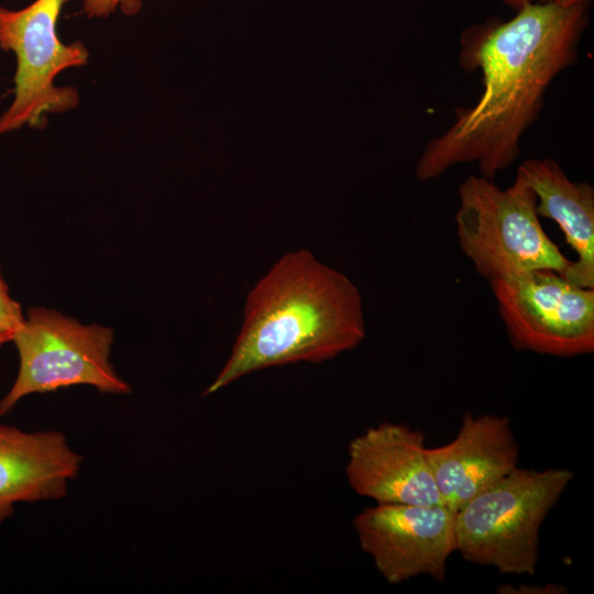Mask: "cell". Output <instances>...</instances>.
<instances>
[{"instance_id":"11","label":"cell","mask_w":594,"mask_h":594,"mask_svg":"<svg viewBox=\"0 0 594 594\" xmlns=\"http://www.w3.org/2000/svg\"><path fill=\"white\" fill-rule=\"evenodd\" d=\"M80 461L62 432H25L0 425V524L16 503L63 497Z\"/></svg>"},{"instance_id":"12","label":"cell","mask_w":594,"mask_h":594,"mask_svg":"<svg viewBox=\"0 0 594 594\" xmlns=\"http://www.w3.org/2000/svg\"><path fill=\"white\" fill-rule=\"evenodd\" d=\"M532 189L539 217L554 221L576 258L563 276L584 288H594V187L569 178L549 157L527 158L517 174Z\"/></svg>"},{"instance_id":"2","label":"cell","mask_w":594,"mask_h":594,"mask_svg":"<svg viewBox=\"0 0 594 594\" xmlns=\"http://www.w3.org/2000/svg\"><path fill=\"white\" fill-rule=\"evenodd\" d=\"M364 338L356 285L307 249L287 252L248 293L231 353L204 394L267 367L331 360Z\"/></svg>"},{"instance_id":"9","label":"cell","mask_w":594,"mask_h":594,"mask_svg":"<svg viewBox=\"0 0 594 594\" xmlns=\"http://www.w3.org/2000/svg\"><path fill=\"white\" fill-rule=\"evenodd\" d=\"M345 475L356 494L376 503L443 504L424 432L403 424L385 421L352 439Z\"/></svg>"},{"instance_id":"14","label":"cell","mask_w":594,"mask_h":594,"mask_svg":"<svg viewBox=\"0 0 594 594\" xmlns=\"http://www.w3.org/2000/svg\"><path fill=\"white\" fill-rule=\"evenodd\" d=\"M23 320L21 306L10 296L0 272V333H14Z\"/></svg>"},{"instance_id":"3","label":"cell","mask_w":594,"mask_h":594,"mask_svg":"<svg viewBox=\"0 0 594 594\" xmlns=\"http://www.w3.org/2000/svg\"><path fill=\"white\" fill-rule=\"evenodd\" d=\"M573 477L564 468L516 466L455 512V551L503 574L534 575L541 524Z\"/></svg>"},{"instance_id":"16","label":"cell","mask_w":594,"mask_h":594,"mask_svg":"<svg viewBox=\"0 0 594 594\" xmlns=\"http://www.w3.org/2000/svg\"><path fill=\"white\" fill-rule=\"evenodd\" d=\"M515 11L527 4H554L561 7H572L578 4H590L592 0H501Z\"/></svg>"},{"instance_id":"6","label":"cell","mask_w":594,"mask_h":594,"mask_svg":"<svg viewBox=\"0 0 594 594\" xmlns=\"http://www.w3.org/2000/svg\"><path fill=\"white\" fill-rule=\"evenodd\" d=\"M19 353L16 378L0 400V416L23 397L86 384L103 393L128 394L130 386L113 370L110 328L82 324L56 310L33 307L13 333Z\"/></svg>"},{"instance_id":"5","label":"cell","mask_w":594,"mask_h":594,"mask_svg":"<svg viewBox=\"0 0 594 594\" xmlns=\"http://www.w3.org/2000/svg\"><path fill=\"white\" fill-rule=\"evenodd\" d=\"M67 2L34 0L19 10L0 4V48L16 62L13 97L0 114V135L24 127L43 128L48 114L78 107L77 88L55 85L61 73L89 62L81 41L64 43L58 36V19Z\"/></svg>"},{"instance_id":"4","label":"cell","mask_w":594,"mask_h":594,"mask_svg":"<svg viewBox=\"0 0 594 594\" xmlns=\"http://www.w3.org/2000/svg\"><path fill=\"white\" fill-rule=\"evenodd\" d=\"M457 238L475 272L487 280L541 270L564 274L571 264L548 237L536 211V197L518 175L501 188L470 175L458 188Z\"/></svg>"},{"instance_id":"10","label":"cell","mask_w":594,"mask_h":594,"mask_svg":"<svg viewBox=\"0 0 594 594\" xmlns=\"http://www.w3.org/2000/svg\"><path fill=\"white\" fill-rule=\"evenodd\" d=\"M427 455L442 503L457 512L517 466L519 446L508 417L465 413L455 438Z\"/></svg>"},{"instance_id":"1","label":"cell","mask_w":594,"mask_h":594,"mask_svg":"<svg viewBox=\"0 0 594 594\" xmlns=\"http://www.w3.org/2000/svg\"><path fill=\"white\" fill-rule=\"evenodd\" d=\"M590 4H527L508 19L488 18L464 29L459 63L479 72L482 91L473 106L453 111V120L425 145L418 180L474 164L495 180L521 154V139L538 120L554 79L579 58Z\"/></svg>"},{"instance_id":"13","label":"cell","mask_w":594,"mask_h":594,"mask_svg":"<svg viewBox=\"0 0 594 594\" xmlns=\"http://www.w3.org/2000/svg\"><path fill=\"white\" fill-rule=\"evenodd\" d=\"M82 12L91 19L108 18L117 12L132 16L136 15L143 0H80Z\"/></svg>"},{"instance_id":"8","label":"cell","mask_w":594,"mask_h":594,"mask_svg":"<svg viewBox=\"0 0 594 594\" xmlns=\"http://www.w3.org/2000/svg\"><path fill=\"white\" fill-rule=\"evenodd\" d=\"M455 510L443 504L377 503L353 520L360 547L391 584L418 575L446 579L455 551Z\"/></svg>"},{"instance_id":"17","label":"cell","mask_w":594,"mask_h":594,"mask_svg":"<svg viewBox=\"0 0 594 594\" xmlns=\"http://www.w3.org/2000/svg\"><path fill=\"white\" fill-rule=\"evenodd\" d=\"M13 333H0V346L9 341H12Z\"/></svg>"},{"instance_id":"7","label":"cell","mask_w":594,"mask_h":594,"mask_svg":"<svg viewBox=\"0 0 594 594\" xmlns=\"http://www.w3.org/2000/svg\"><path fill=\"white\" fill-rule=\"evenodd\" d=\"M488 282L516 350L559 358L593 353L594 288L551 270Z\"/></svg>"},{"instance_id":"15","label":"cell","mask_w":594,"mask_h":594,"mask_svg":"<svg viewBox=\"0 0 594 594\" xmlns=\"http://www.w3.org/2000/svg\"><path fill=\"white\" fill-rule=\"evenodd\" d=\"M499 591H497L498 593H524V594H561V593H564V592H568L565 591L566 588L562 585H559V584H547L544 586H526V585H522V586H519V587H514V586H510V585H502L498 587Z\"/></svg>"}]
</instances>
